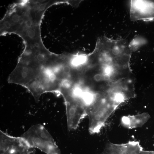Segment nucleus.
<instances>
[{"instance_id":"nucleus-4","label":"nucleus","mask_w":154,"mask_h":154,"mask_svg":"<svg viewBox=\"0 0 154 154\" xmlns=\"http://www.w3.org/2000/svg\"><path fill=\"white\" fill-rule=\"evenodd\" d=\"M130 8V17L132 21L154 19V0H131Z\"/></svg>"},{"instance_id":"nucleus-2","label":"nucleus","mask_w":154,"mask_h":154,"mask_svg":"<svg viewBox=\"0 0 154 154\" xmlns=\"http://www.w3.org/2000/svg\"><path fill=\"white\" fill-rule=\"evenodd\" d=\"M21 137L31 147L37 148L47 154H61L53 138L42 125L32 126Z\"/></svg>"},{"instance_id":"nucleus-1","label":"nucleus","mask_w":154,"mask_h":154,"mask_svg":"<svg viewBox=\"0 0 154 154\" xmlns=\"http://www.w3.org/2000/svg\"><path fill=\"white\" fill-rule=\"evenodd\" d=\"M57 3L56 1H22L8 9L0 21V35L14 33L21 37L25 46L43 44L40 25L48 8Z\"/></svg>"},{"instance_id":"nucleus-3","label":"nucleus","mask_w":154,"mask_h":154,"mask_svg":"<svg viewBox=\"0 0 154 154\" xmlns=\"http://www.w3.org/2000/svg\"><path fill=\"white\" fill-rule=\"evenodd\" d=\"M0 154H34L31 147L21 137H13L0 131Z\"/></svg>"},{"instance_id":"nucleus-8","label":"nucleus","mask_w":154,"mask_h":154,"mask_svg":"<svg viewBox=\"0 0 154 154\" xmlns=\"http://www.w3.org/2000/svg\"><path fill=\"white\" fill-rule=\"evenodd\" d=\"M61 67H62V66H61ZM60 70H61V69H60ZM59 76H60V75H59Z\"/></svg>"},{"instance_id":"nucleus-7","label":"nucleus","mask_w":154,"mask_h":154,"mask_svg":"<svg viewBox=\"0 0 154 154\" xmlns=\"http://www.w3.org/2000/svg\"><path fill=\"white\" fill-rule=\"evenodd\" d=\"M144 42L143 39L137 37L132 40L129 44L130 48L132 52L137 50L141 45L142 43Z\"/></svg>"},{"instance_id":"nucleus-5","label":"nucleus","mask_w":154,"mask_h":154,"mask_svg":"<svg viewBox=\"0 0 154 154\" xmlns=\"http://www.w3.org/2000/svg\"><path fill=\"white\" fill-rule=\"evenodd\" d=\"M143 149L139 142L131 141L125 144L107 143L103 154H140Z\"/></svg>"},{"instance_id":"nucleus-6","label":"nucleus","mask_w":154,"mask_h":154,"mask_svg":"<svg viewBox=\"0 0 154 154\" xmlns=\"http://www.w3.org/2000/svg\"><path fill=\"white\" fill-rule=\"evenodd\" d=\"M149 114L144 113L135 115H129L123 116L121 119V124L128 129H133L140 127L148 120Z\"/></svg>"},{"instance_id":"nucleus-9","label":"nucleus","mask_w":154,"mask_h":154,"mask_svg":"<svg viewBox=\"0 0 154 154\" xmlns=\"http://www.w3.org/2000/svg\"><path fill=\"white\" fill-rule=\"evenodd\" d=\"M149 154H150V152L149 151Z\"/></svg>"}]
</instances>
